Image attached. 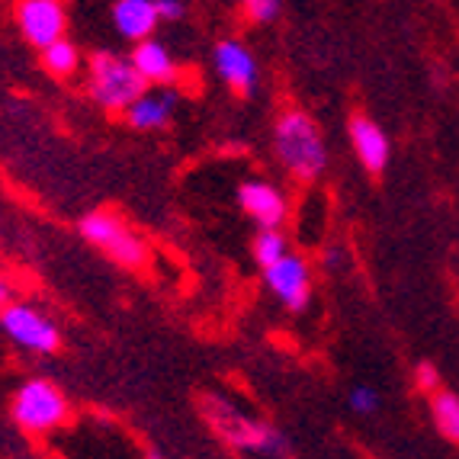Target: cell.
Returning <instances> with one entry per match:
<instances>
[{
    "label": "cell",
    "mask_w": 459,
    "mask_h": 459,
    "mask_svg": "<svg viewBox=\"0 0 459 459\" xmlns=\"http://www.w3.org/2000/svg\"><path fill=\"white\" fill-rule=\"evenodd\" d=\"M347 135H351L353 154L360 158V164L369 174H383V170L389 168V154H392L389 135H385L373 119H367V116H351Z\"/></svg>",
    "instance_id": "obj_11"
},
{
    "label": "cell",
    "mask_w": 459,
    "mask_h": 459,
    "mask_svg": "<svg viewBox=\"0 0 459 459\" xmlns=\"http://www.w3.org/2000/svg\"><path fill=\"white\" fill-rule=\"evenodd\" d=\"M414 385L421 392H428V395H434V392L440 389V373H437L430 363H418V367H414Z\"/></svg>",
    "instance_id": "obj_20"
},
{
    "label": "cell",
    "mask_w": 459,
    "mask_h": 459,
    "mask_svg": "<svg viewBox=\"0 0 459 459\" xmlns=\"http://www.w3.org/2000/svg\"><path fill=\"white\" fill-rule=\"evenodd\" d=\"M273 152L296 180H318L328 168V148L322 129L306 109H286L273 126Z\"/></svg>",
    "instance_id": "obj_1"
},
{
    "label": "cell",
    "mask_w": 459,
    "mask_h": 459,
    "mask_svg": "<svg viewBox=\"0 0 459 459\" xmlns=\"http://www.w3.org/2000/svg\"><path fill=\"white\" fill-rule=\"evenodd\" d=\"M0 331H4V306H0Z\"/></svg>",
    "instance_id": "obj_24"
},
{
    "label": "cell",
    "mask_w": 459,
    "mask_h": 459,
    "mask_svg": "<svg viewBox=\"0 0 459 459\" xmlns=\"http://www.w3.org/2000/svg\"><path fill=\"white\" fill-rule=\"evenodd\" d=\"M13 23L32 48H46L68 36V7L65 0H13Z\"/></svg>",
    "instance_id": "obj_6"
},
{
    "label": "cell",
    "mask_w": 459,
    "mask_h": 459,
    "mask_svg": "<svg viewBox=\"0 0 459 459\" xmlns=\"http://www.w3.org/2000/svg\"><path fill=\"white\" fill-rule=\"evenodd\" d=\"M81 235L97 251H103L119 267H142L148 261V245L138 238L129 222H123L113 212H91L81 219Z\"/></svg>",
    "instance_id": "obj_4"
},
{
    "label": "cell",
    "mask_w": 459,
    "mask_h": 459,
    "mask_svg": "<svg viewBox=\"0 0 459 459\" xmlns=\"http://www.w3.org/2000/svg\"><path fill=\"white\" fill-rule=\"evenodd\" d=\"M87 91H91L93 103H100L103 109L126 113L148 91V81L135 71L132 58L113 52H93L87 62Z\"/></svg>",
    "instance_id": "obj_2"
},
{
    "label": "cell",
    "mask_w": 459,
    "mask_h": 459,
    "mask_svg": "<svg viewBox=\"0 0 459 459\" xmlns=\"http://www.w3.org/2000/svg\"><path fill=\"white\" fill-rule=\"evenodd\" d=\"M180 103L174 91H161V87H148L142 97L126 109V123L138 132H152V129H164V126L174 119V109Z\"/></svg>",
    "instance_id": "obj_13"
},
{
    "label": "cell",
    "mask_w": 459,
    "mask_h": 459,
    "mask_svg": "<svg viewBox=\"0 0 459 459\" xmlns=\"http://www.w3.org/2000/svg\"><path fill=\"white\" fill-rule=\"evenodd\" d=\"M4 334L16 347L32 353H55L58 351V341H62L58 328L42 312L26 306V302H7L4 306Z\"/></svg>",
    "instance_id": "obj_7"
},
{
    "label": "cell",
    "mask_w": 459,
    "mask_h": 459,
    "mask_svg": "<svg viewBox=\"0 0 459 459\" xmlns=\"http://www.w3.org/2000/svg\"><path fill=\"white\" fill-rule=\"evenodd\" d=\"M212 65H215V74L222 77L235 93H241V97L257 87L261 68H257V58H254V52L245 46V42H238V39H222V42H215Z\"/></svg>",
    "instance_id": "obj_9"
},
{
    "label": "cell",
    "mask_w": 459,
    "mask_h": 459,
    "mask_svg": "<svg viewBox=\"0 0 459 459\" xmlns=\"http://www.w3.org/2000/svg\"><path fill=\"white\" fill-rule=\"evenodd\" d=\"M264 280H267V290L290 312H302L308 306V299H312V273H308V264L302 257H296V254H286L273 267L264 270Z\"/></svg>",
    "instance_id": "obj_8"
},
{
    "label": "cell",
    "mask_w": 459,
    "mask_h": 459,
    "mask_svg": "<svg viewBox=\"0 0 459 459\" xmlns=\"http://www.w3.org/2000/svg\"><path fill=\"white\" fill-rule=\"evenodd\" d=\"M203 408H206L209 424H212L231 446H238V450L264 453V456H280V453L286 450V440L276 434L270 424L245 418L238 408H231L229 402H222V398L209 395L206 402H203Z\"/></svg>",
    "instance_id": "obj_3"
},
{
    "label": "cell",
    "mask_w": 459,
    "mask_h": 459,
    "mask_svg": "<svg viewBox=\"0 0 459 459\" xmlns=\"http://www.w3.org/2000/svg\"><path fill=\"white\" fill-rule=\"evenodd\" d=\"M10 302V286L4 283V276H0V306H7Z\"/></svg>",
    "instance_id": "obj_22"
},
{
    "label": "cell",
    "mask_w": 459,
    "mask_h": 459,
    "mask_svg": "<svg viewBox=\"0 0 459 459\" xmlns=\"http://www.w3.org/2000/svg\"><path fill=\"white\" fill-rule=\"evenodd\" d=\"M254 261L261 264L264 270L273 267L280 257H286L290 254V245H286V238L280 229H261V235L254 238Z\"/></svg>",
    "instance_id": "obj_17"
},
{
    "label": "cell",
    "mask_w": 459,
    "mask_h": 459,
    "mask_svg": "<svg viewBox=\"0 0 459 459\" xmlns=\"http://www.w3.org/2000/svg\"><path fill=\"white\" fill-rule=\"evenodd\" d=\"M351 408L360 414H373L376 408H379V395H376L369 385H357V389L351 392Z\"/></svg>",
    "instance_id": "obj_19"
},
{
    "label": "cell",
    "mask_w": 459,
    "mask_h": 459,
    "mask_svg": "<svg viewBox=\"0 0 459 459\" xmlns=\"http://www.w3.org/2000/svg\"><path fill=\"white\" fill-rule=\"evenodd\" d=\"M430 418L444 440L459 444V395H453L450 389H437L430 395Z\"/></svg>",
    "instance_id": "obj_16"
},
{
    "label": "cell",
    "mask_w": 459,
    "mask_h": 459,
    "mask_svg": "<svg viewBox=\"0 0 459 459\" xmlns=\"http://www.w3.org/2000/svg\"><path fill=\"white\" fill-rule=\"evenodd\" d=\"M238 203L245 209V215L251 222H257L261 229H280L286 219V196L276 190L267 180H247L238 190Z\"/></svg>",
    "instance_id": "obj_10"
},
{
    "label": "cell",
    "mask_w": 459,
    "mask_h": 459,
    "mask_svg": "<svg viewBox=\"0 0 459 459\" xmlns=\"http://www.w3.org/2000/svg\"><path fill=\"white\" fill-rule=\"evenodd\" d=\"M68 418V398L48 379H30L13 395V421L32 434H48Z\"/></svg>",
    "instance_id": "obj_5"
},
{
    "label": "cell",
    "mask_w": 459,
    "mask_h": 459,
    "mask_svg": "<svg viewBox=\"0 0 459 459\" xmlns=\"http://www.w3.org/2000/svg\"><path fill=\"white\" fill-rule=\"evenodd\" d=\"M238 4H241V13L257 26L273 23L280 10H283V0H238Z\"/></svg>",
    "instance_id": "obj_18"
},
{
    "label": "cell",
    "mask_w": 459,
    "mask_h": 459,
    "mask_svg": "<svg viewBox=\"0 0 459 459\" xmlns=\"http://www.w3.org/2000/svg\"><path fill=\"white\" fill-rule=\"evenodd\" d=\"M158 16H161V23H177L186 16V4L184 0H158Z\"/></svg>",
    "instance_id": "obj_21"
},
{
    "label": "cell",
    "mask_w": 459,
    "mask_h": 459,
    "mask_svg": "<svg viewBox=\"0 0 459 459\" xmlns=\"http://www.w3.org/2000/svg\"><path fill=\"white\" fill-rule=\"evenodd\" d=\"M39 58H42V68L52 77H58V81H65V77H71L81 68V48H77L68 36L55 39L52 46H46V48H39Z\"/></svg>",
    "instance_id": "obj_15"
},
{
    "label": "cell",
    "mask_w": 459,
    "mask_h": 459,
    "mask_svg": "<svg viewBox=\"0 0 459 459\" xmlns=\"http://www.w3.org/2000/svg\"><path fill=\"white\" fill-rule=\"evenodd\" d=\"M148 459H164L161 453H148Z\"/></svg>",
    "instance_id": "obj_23"
},
{
    "label": "cell",
    "mask_w": 459,
    "mask_h": 459,
    "mask_svg": "<svg viewBox=\"0 0 459 459\" xmlns=\"http://www.w3.org/2000/svg\"><path fill=\"white\" fill-rule=\"evenodd\" d=\"M113 26L132 46L142 39H152L154 30L161 26L158 16V0H116L113 4Z\"/></svg>",
    "instance_id": "obj_14"
},
{
    "label": "cell",
    "mask_w": 459,
    "mask_h": 459,
    "mask_svg": "<svg viewBox=\"0 0 459 459\" xmlns=\"http://www.w3.org/2000/svg\"><path fill=\"white\" fill-rule=\"evenodd\" d=\"M132 65H135V71L148 81V87H168L177 81V71H180V65H177L174 52H170L164 42H158V39H142V42H135L132 46Z\"/></svg>",
    "instance_id": "obj_12"
}]
</instances>
